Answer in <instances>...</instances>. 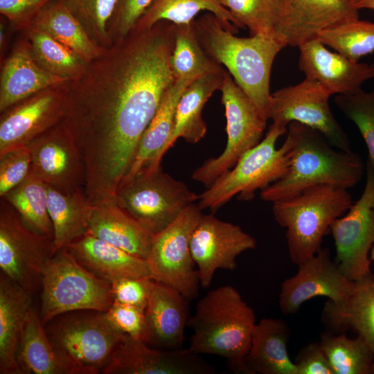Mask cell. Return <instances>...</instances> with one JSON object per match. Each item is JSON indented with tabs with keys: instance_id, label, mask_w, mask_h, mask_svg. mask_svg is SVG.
I'll list each match as a JSON object with an SVG mask.
<instances>
[{
	"instance_id": "cell-18",
	"label": "cell",
	"mask_w": 374,
	"mask_h": 374,
	"mask_svg": "<svg viewBox=\"0 0 374 374\" xmlns=\"http://www.w3.org/2000/svg\"><path fill=\"white\" fill-rule=\"evenodd\" d=\"M298 271L280 285L279 307L285 314L296 313L301 306L316 296H325L338 302L348 299L357 282L350 280L330 258V250L321 249L298 265Z\"/></svg>"
},
{
	"instance_id": "cell-8",
	"label": "cell",
	"mask_w": 374,
	"mask_h": 374,
	"mask_svg": "<svg viewBox=\"0 0 374 374\" xmlns=\"http://www.w3.org/2000/svg\"><path fill=\"white\" fill-rule=\"evenodd\" d=\"M197 200L199 195L161 166L123 179L115 194L118 206L153 234L167 227Z\"/></svg>"
},
{
	"instance_id": "cell-49",
	"label": "cell",
	"mask_w": 374,
	"mask_h": 374,
	"mask_svg": "<svg viewBox=\"0 0 374 374\" xmlns=\"http://www.w3.org/2000/svg\"><path fill=\"white\" fill-rule=\"evenodd\" d=\"M4 19L1 20L0 23V57H1V62H2V60H3L7 48V44L8 42V32L10 30L9 25L8 24V26L5 24Z\"/></svg>"
},
{
	"instance_id": "cell-27",
	"label": "cell",
	"mask_w": 374,
	"mask_h": 374,
	"mask_svg": "<svg viewBox=\"0 0 374 374\" xmlns=\"http://www.w3.org/2000/svg\"><path fill=\"white\" fill-rule=\"evenodd\" d=\"M91 206L88 234L148 260L153 233L121 209L116 201Z\"/></svg>"
},
{
	"instance_id": "cell-33",
	"label": "cell",
	"mask_w": 374,
	"mask_h": 374,
	"mask_svg": "<svg viewBox=\"0 0 374 374\" xmlns=\"http://www.w3.org/2000/svg\"><path fill=\"white\" fill-rule=\"evenodd\" d=\"M40 317L32 308L24 321L17 350L21 373L64 374Z\"/></svg>"
},
{
	"instance_id": "cell-6",
	"label": "cell",
	"mask_w": 374,
	"mask_h": 374,
	"mask_svg": "<svg viewBox=\"0 0 374 374\" xmlns=\"http://www.w3.org/2000/svg\"><path fill=\"white\" fill-rule=\"evenodd\" d=\"M287 128L272 123L259 143L199 195L197 204L201 209L216 211L236 195L240 200L249 201L256 190L282 178L290 166L292 143L287 135L280 148L276 144L287 133Z\"/></svg>"
},
{
	"instance_id": "cell-35",
	"label": "cell",
	"mask_w": 374,
	"mask_h": 374,
	"mask_svg": "<svg viewBox=\"0 0 374 374\" xmlns=\"http://www.w3.org/2000/svg\"><path fill=\"white\" fill-rule=\"evenodd\" d=\"M193 21L175 24L174 46L170 56V65L175 80H193L203 75L224 69L203 48Z\"/></svg>"
},
{
	"instance_id": "cell-34",
	"label": "cell",
	"mask_w": 374,
	"mask_h": 374,
	"mask_svg": "<svg viewBox=\"0 0 374 374\" xmlns=\"http://www.w3.org/2000/svg\"><path fill=\"white\" fill-rule=\"evenodd\" d=\"M202 11L214 14L235 33L238 32L236 20L219 0H152L133 30H146L160 21L189 24Z\"/></svg>"
},
{
	"instance_id": "cell-16",
	"label": "cell",
	"mask_w": 374,
	"mask_h": 374,
	"mask_svg": "<svg viewBox=\"0 0 374 374\" xmlns=\"http://www.w3.org/2000/svg\"><path fill=\"white\" fill-rule=\"evenodd\" d=\"M30 172L47 186L64 193L84 188V170L75 141L63 121L28 145Z\"/></svg>"
},
{
	"instance_id": "cell-28",
	"label": "cell",
	"mask_w": 374,
	"mask_h": 374,
	"mask_svg": "<svg viewBox=\"0 0 374 374\" xmlns=\"http://www.w3.org/2000/svg\"><path fill=\"white\" fill-rule=\"evenodd\" d=\"M192 81L175 80L168 89L156 114L140 139L134 161L123 179L139 172L161 166V159L167 152V143L174 127L177 103Z\"/></svg>"
},
{
	"instance_id": "cell-3",
	"label": "cell",
	"mask_w": 374,
	"mask_h": 374,
	"mask_svg": "<svg viewBox=\"0 0 374 374\" xmlns=\"http://www.w3.org/2000/svg\"><path fill=\"white\" fill-rule=\"evenodd\" d=\"M193 23L206 53L226 66L237 84L268 120L271 67L277 54L286 46L260 35L235 36L231 28L209 12Z\"/></svg>"
},
{
	"instance_id": "cell-46",
	"label": "cell",
	"mask_w": 374,
	"mask_h": 374,
	"mask_svg": "<svg viewBox=\"0 0 374 374\" xmlns=\"http://www.w3.org/2000/svg\"><path fill=\"white\" fill-rule=\"evenodd\" d=\"M152 0H118L110 25L112 44L130 33Z\"/></svg>"
},
{
	"instance_id": "cell-14",
	"label": "cell",
	"mask_w": 374,
	"mask_h": 374,
	"mask_svg": "<svg viewBox=\"0 0 374 374\" xmlns=\"http://www.w3.org/2000/svg\"><path fill=\"white\" fill-rule=\"evenodd\" d=\"M366 171L361 197L329 228L335 242V261L344 275L355 282L372 274L370 251L374 243V167L368 160Z\"/></svg>"
},
{
	"instance_id": "cell-38",
	"label": "cell",
	"mask_w": 374,
	"mask_h": 374,
	"mask_svg": "<svg viewBox=\"0 0 374 374\" xmlns=\"http://www.w3.org/2000/svg\"><path fill=\"white\" fill-rule=\"evenodd\" d=\"M334 374H374V354L359 336L349 338L346 332L321 334L319 341Z\"/></svg>"
},
{
	"instance_id": "cell-43",
	"label": "cell",
	"mask_w": 374,
	"mask_h": 374,
	"mask_svg": "<svg viewBox=\"0 0 374 374\" xmlns=\"http://www.w3.org/2000/svg\"><path fill=\"white\" fill-rule=\"evenodd\" d=\"M30 170L31 157L28 145L0 154V197L20 184Z\"/></svg>"
},
{
	"instance_id": "cell-52",
	"label": "cell",
	"mask_w": 374,
	"mask_h": 374,
	"mask_svg": "<svg viewBox=\"0 0 374 374\" xmlns=\"http://www.w3.org/2000/svg\"><path fill=\"white\" fill-rule=\"evenodd\" d=\"M371 66H372V68H373V71H374V62H373L372 64H371Z\"/></svg>"
},
{
	"instance_id": "cell-29",
	"label": "cell",
	"mask_w": 374,
	"mask_h": 374,
	"mask_svg": "<svg viewBox=\"0 0 374 374\" xmlns=\"http://www.w3.org/2000/svg\"><path fill=\"white\" fill-rule=\"evenodd\" d=\"M31 301L30 292L1 273V374H21L17 361V350L24 321L31 309Z\"/></svg>"
},
{
	"instance_id": "cell-15",
	"label": "cell",
	"mask_w": 374,
	"mask_h": 374,
	"mask_svg": "<svg viewBox=\"0 0 374 374\" xmlns=\"http://www.w3.org/2000/svg\"><path fill=\"white\" fill-rule=\"evenodd\" d=\"M190 247L200 285L207 288L217 269L234 270L237 257L255 249L256 241L238 225L220 220L212 214H202L192 234Z\"/></svg>"
},
{
	"instance_id": "cell-53",
	"label": "cell",
	"mask_w": 374,
	"mask_h": 374,
	"mask_svg": "<svg viewBox=\"0 0 374 374\" xmlns=\"http://www.w3.org/2000/svg\"><path fill=\"white\" fill-rule=\"evenodd\" d=\"M373 211H374V205H373Z\"/></svg>"
},
{
	"instance_id": "cell-1",
	"label": "cell",
	"mask_w": 374,
	"mask_h": 374,
	"mask_svg": "<svg viewBox=\"0 0 374 374\" xmlns=\"http://www.w3.org/2000/svg\"><path fill=\"white\" fill-rule=\"evenodd\" d=\"M175 28L160 21L133 30L66 84L62 121L80 152L91 205L115 200L141 137L175 80L170 65Z\"/></svg>"
},
{
	"instance_id": "cell-45",
	"label": "cell",
	"mask_w": 374,
	"mask_h": 374,
	"mask_svg": "<svg viewBox=\"0 0 374 374\" xmlns=\"http://www.w3.org/2000/svg\"><path fill=\"white\" fill-rule=\"evenodd\" d=\"M53 0H0V13L11 31L26 30Z\"/></svg>"
},
{
	"instance_id": "cell-17",
	"label": "cell",
	"mask_w": 374,
	"mask_h": 374,
	"mask_svg": "<svg viewBox=\"0 0 374 374\" xmlns=\"http://www.w3.org/2000/svg\"><path fill=\"white\" fill-rule=\"evenodd\" d=\"M67 82L42 90L1 113L0 154L28 145L62 121Z\"/></svg>"
},
{
	"instance_id": "cell-13",
	"label": "cell",
	"mask_w": 374,
	"mask_h": 374,
	"mask_svg": "<svg viewBox=\"0 0 374 374\" xmlns=\"http://www.w3.org/2000/svg\"><path fill=\"white\" fill-rule=\"evenodd\" d=\"M330 96L331 93L319 82L305 77L296 84L271 93L268 119L285 127L292 122L299 123L319 131L335 148L351 150L347 134L330 109Z\"/></svg>"
},
{
	"instance_id": "cell-37",
	"label": "cell",
	"mask_w": 374,
	"mask_h": 374,
	"mask_svg": "<svg viewBox=\"0 0 374 374\" xmlns=\"http://www.w3.org/2000/svg\"><path fill=\"white\" fill-rule=\"evenodd\" d=\"M24 32L35 60L49 73L71 81L85 71L87 63L64 44L32 26Z\"/></svg>"
},
{
	"instance_id": "cell-2",
	"label": "cell",
	"mask_w": 374,
	"mask_h": 374,
	"mask_svg": "<svg viewBox=\"0 0 374 374\" xmlns=\"http://www.w3.org/2000/svg\"><path fill=\"white\" fill-rule=\"evenodd\" d=\"M286 134L292 143L289 168L260 190L262 200L273 203L318 185L348 189L361 180L364 164L357 153L335 148L319 131L297 122L288 125Z\"/></svg>"
},
{
	"instance_id": "cell-9",
	"label": "cell",
	"mask_w": 374,
	"mask_h": 374,
	"mask_svg": "<svg viewBox=\"0 0 374 374\" xmlns=\"http://www.w3.org/2000/svg\"><path fill=\"white\" fill-rule=\"evenodd\" d=\"M126 336L104 312L62 321L48 337L64 374H98Z\"/></svg>"
},
{
	"instance_id": "cell-32",
	"label": "cell",
	"mask_w": 374,
	"mask_h": 374,
	"mask_svg": "<svg viewBox=\"0 0 374 374\" xmlns=\"http://www.w3.org/2000/svg\"><path fill=\"white\" fill-rule=\"evenodd\" d=\"M30 26L64 44L87 63L98 57L105 50L92 42L79 21L60 0L50 2L38 14Z\"/></svg>"
},
{
	"instance_id": "cell-36",
	"label": "cell",
	"mask_w": 374,
	"mask_h": 374,
	"mask_svg": "<svg viewBox=\"0 0 374 374\" xmlns=\"http://www.w3.org/2000/svg\"><path fill=\"white\" fill-rule=\"evenodd\" d=\"M18 213L32 231L53 239V226L48 210L47 186L31 172L3 197Z\"/></svg>"
},
{
	"instance_id": "cell-25",
	"label": "cell",
	"mask_w": 374,
	"mask_h": 374,
	"mask_svg": "<svg viewBox=\"0 0 374 374\" xmlns=\"http://www.w3.org/2000/svg\"><path fill=\"white\" fill-rule=\"evenodd\" d=\"M321 321L327 331L334 334L353 330L362 337L374 354V276L357 282L353 293L335 302L328 299Z\"/></svg>"
},
{
	"instance_id": "cell-31",
	"label": "cell",
	"mask_w": 374,
	"mask_h": 374,
	"mask_svg": "<svg viewBox=\"0 0 374 374\" xmlns=\"http://www.w3.org/2000/svg\"><path fill=\"white\" fill-rule=\"evenodd\" d=\"M47 194L55 254L87 233L92 206L84 188L64 193L47 186Z\"/></svg>"
},
{
	"instance_id": "cell-22",
	"label": "cell",
	"mask_w": 374,
	"mask_h": 374,
	"mask_svg": "<svg viewBox=\"0 0 374 374\" xmlns=\"http://www.w3.org/2000/svg\"><path fill=\"white\" fill-rule=\"evenodd\" d=\"M298 66L305 77L314 79L333 94H350L374 78L371 64L353 61L338 52H332L317 37L299 46Z\"/></svg>"
},
{
	"instance_id": "cell-48",
	"label": "cell",
	"mask_w": 374,
	"mask_h": 374,
	"mask_svg": "<svg viewBox=\"0 0 374 374\" xmlns=\"http://www.w3.org/2000/svg\"><path fill=\"white\" fill-rule=\"evenodd\" d=\"M145 278H122L111 284L114 302L145 309L147 293Z\"/></svg>"
},
{
	"instance_id": "cell-23",
	"label": "cell",
	"mask_w": 374,
	"mask_h": 374,
	"mask_svg": "<svg viewBox=\"0 0 374 374\" xmlns=\"http://www.w3.org/2000/svg\"><path fill=\"white\" fill-rule=\"evenodd\" d=\"M67 82L42 68L33 55L28 39H19L1 64L0 112L42 90Z\"/></svg>"
},
{
	"instance_id": "cell-39",
	"label": "cell",
	"mask_w": 374,
	"mask_h": 374,
	"mask_svg": "<svg viewBox=\"0 0 374 374\" xmlns=\"http://www.w3.org/2000/svg\"><path fill=\"white\" fill-rule=\"evenodd\" d=\"M219 1L231 13L239 28H247L251 35H260L282 42L279 39L281 0Z\"/></svg>"
},
{
	"instance_id": "cell-12",
	"label": "cell",
	"mask_w": 374,
	"mask_h": 374,
	"mask_svg": "<svg viewBox=\"0 0 374 374\" xmlns=\"http://www.w3.org/2000/svg\"><path fill=\"white\" fill-rule=\"evenodd\" d=\"M54 255L53 239L32 231L3 198L0 202L1 273L31 294Z\"/></svg>"
},
{
	"instance_id": "cell-21",
	"label": "cell",
	"mask_w": 374,
	"mask_h": 374,
	"mask_svg": "<svg viewBox=\"0 0 374 374\" xmlns=\"http://www.w3.org/2000/svg\"><path fill=\"white\" fill-rule=\"evenodd\" d=\"M147 304L144 342L159 349L181 348L189 316L188 300L177 290L145 278Z\"/></svg>"
},
{
	"instance_id": "cell-11",
	"label": "cell",
	"mask_w": 374,
	"mask_h": 374,
	"mask_svg": "<svg viewBox=\"0 0 374 374\" xmlns=\"http://www.w3.org/2000/svg\"><path fill=\"white\" fill-rule=\"evenodd\" d=\"M202 215L198 204L188 206L170 224L154 234L147 260L152 279L174 287L188 301L199 294V274L190 242Z\"/></svg>"
},
{
	"instance_id": "cell-5",
	"label": "cell",
	"mask_w": 374,
	"mask_h": 374,
	"mask_svg": "<svg viewBox=\"0 0 374 374\" xmlns=\"http://www.w3.org/2000/svg\"><path fill=\"white\" fill-rule=\"evenodd\" d=\"M272 204L276 222L286 229L290 259L298 265L322 249L330 224L348 211L353 201L348 189L318 185Z\"/></svg>"
},
{
	"instance_id": "cell-41",
	"label": "cell",
	"mask_w": 374,
	"mask_h": 374,
	"mask_svg": "<svg viewBox=\"0 0 374 374\" xmlns=\"http://www.w3.org/2000/svg\"><path fill=\"white\" fill-rule=\"evenodd\" d=\"M79 21L92 42L106 49L113 45L110 25L118 0H60Z\"/></svg>"
},
{
	"instance_id": "cell-42",
	"label": "cell",
	"mask_w": 374,
	"mask_h": 374,
	"mask_svg": "<svg viewBox=\"0 0 374 374\" xmlns=\"http://www.w3.org/2000/svg\"><path fill=\"white\" fill-rule=\"evenodd\" d=\"M337 107L357 127L368 151V160L374 167V89L355 93L339 94Z\"/></svg>"
},
{
	"instance_id": "cell-19",
	"label": "cell",
	"mask_w": 374,
	"mask_h": 374,
	"mask_svg": "<svg viewBox=\"0 0 374 374\" xmlns=\"http://www.w3.org/2000/svg\"><path fill=\"white\" fill-rule=\"evenodd\" d=\"M188 349L152 348L128 335L115 350L103 374H213L215 367Z\"/></svg>"
},
{
	"instance_id": "cell-44",
	"label": "cell",
	"mask_w": 374,
	"mask_h": 374,
	"mask_svg": "<svg viewBox=\"0 0 374 374\" xmlns=\"http://www.w3.org/2000/svg\"><path fill=\"white\" fill-rule=\"evenodd\" d=\"M145 308L114 302L105 312L108 321L120 332L144 341L145 336Z\"/></svg>"
},
{
	"instance_id": "cell-50",
	"label": "cell",
	"mask_w": 374,
	"mask_h": 374,
	"mask_svg": "<svg viewBox=\"0 0 374 374\" xmlns=\"http://www.w3.org/2000/svg\"><path fill=\"white\" fill-rule=\"evenodd\" d=\"M356 7L360 9L374 10V0H355Z\"/></svg>"
},
{
	"instance_id": "cell-10",
	"label": "cell",
	"mask_w": 374,
	"mask_h": 374,
	"mask_svg": "<svg viewBox=\"0 0 374 374\" xmlns=\"http://www.w3.org/2000/svg\"><path fill=\"white\" fill-rule=\"evenodd\" d=\"M220 90L226 119V147L218 157L206 160L191 176L206 188L260 142L267 121L227 71Z\"/></svg>"
},
{
	"instance_id": "cell-51",
	"label": "cell",
	"mask_w": 374,
	"mask_h": 374,
	"mask_svg": "<svg viewBox=\"0 0 374 374\" xmlns=\"http://www.w3.org/2000/svg\"><path fill=\"white\" fill-rule=\"evenodd\" d=\"M370 259L371 261H374V243L370 251Z\"/></svg>"
},
{
	"instance_id": "cell-26",
	"label": "cell",
	"mask_w": 374,
	"mask_h": 374,
	"mask_svg": "<svg viewBox=\"0 0 374 374\" xmlns=\"http://www.w3.org/2000/svg\"><path fill=\"white\" fill-rule=\"evenodd\" d=\"M290 335L284 320L263 318L256 323L244 359L247 374H298L288 354Z\"/></svg>"
},
{
	"instance_id": "cell-24",
	"label": "cell",
	"mask_w": 374,
	"mask_h": 374,
	"mask_svg": "<svg viewBox=\"0 0 374 374\" xmlns=\"http://www.w3.org/2000/svg\"><path fill=\"white\" fill-rule=\"evenodd\" d=\"M66 248L88 271L110 284L127 278L152 279L147 260L90 234L82 235Z\"/></svg>"
},
{
	"instance_id": "cell-4",
	"label": "cell",
	"mask_w": 374,
	"mask_h": 374,
	"mask_svg": "<svg viewBox=\"0 0 374 374\" xmlns=\"http://www.w3.org/2000/svg\"><path fill=\"white\" fill-rule=\"evenodd\" d=\"M256 323L253 309L234 287H218L198 301L188 320L193 330L188 348L198 355L222 357L231 371L247 374L244 359Z\"/></svg>"
},
{
	"instance_id": "cell-40",
	"label": "cell",
	"mask_w": 374,
	"mask_h": 374,
	"mask_svg": "<svg viewBox=\"0 0 374 374\" xmlns=\"http://www.w3.org/2000/svg\"><path fill=\"white\" fill-rule=\"evenodd\" d=\"M349 59L358 62L362 56L374 51V23L359 19L328 28L316 36Z\"/></svg>"
},
{
	"instance_id": "cell-20",
	"label": "cell",
	"mask_w": 374,
	"mask_h": 374,
	"mask_svg": "<svg viewBox=\"0 0 374 374\" xmlns=\"http://www.w3.org/2000/svg\"><path fill=\"white\" fill-rule=\"evenodd\" d=\"M279 39L299 47L328 28L359 19L355 0H281Z\"/></svg>"
},
{
	"instance_id": "cell-7",
	"label": "cell",
	"mask_w": 374,
	"mask_h": 374,
	"mask_svg": "<svg viewBox=\"0 0 374 374\" xmlns=\"http://www.w3.org/2000/svg\"><path fill=\"white\" fill-rule=\"evenodd\" d=\"M43 324L74 310L106 312L114 303L112 285L84 267L66 247L46 263L41 278Z\"/></svg>"
},
{
	"instance_id": "cell-30",
	"label": "cell",
	"mask_w": 374,
	"mask_h": 374,
	"mask_svg": "<svg viewBox=\"0 0 374 374\" xmlns=\"http://www.w3.org/2000/svg\"><path fill=\"white\" fill-rule=\"evenodd\" d=\"M226 70L207 73L193 80L184 89L177 103L174 127L166 146L168 150L179 138L197 143L207 130L202 112L212 94L221 89Z\"/></svg>"
},
{
	"instance_id": "cell-47",
	"label": "cell",
	"mask_w": 374,
	"mask_h": 374,
	"mask_svg": "<svg viewBox=\"0 0 374 374\" xmlns=\"http://www.w3.org/2000/svg\"><path fill=\"white\" fill-rule=\"evenodd\" d=\"M294 364L298 374H334L329 361L318 342H312L298 353Z\"/></svg>"
}]
</instances>
